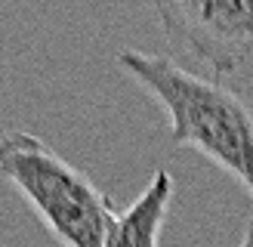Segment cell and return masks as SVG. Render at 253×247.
Wrapping results in <instances>:
<instances>
[{"label": "cell", "instance_id": "7a4b0ae2", "mask_svg": "<svg viewBox=\"0 0 253 247\" xmlns=\"http://www.w3.org/2000/svg\"><path fill=\"white\" fill-rule=\"evenodd\" d=\"M0 176L62 247H102L118 210L96 182L28 130L0 133Z\"/></svg>", "mask_w": 253, "mask_h": 247}, {"label": "cell", "instance_id": "6da1fadb", "mask_svg": "<svg viewBox=\"0 0 253 247\" xmlns=\"http://www.w3.org/2000/svg\"><path fill=\"white\" fill-rule=\"evenodd\" d=\"M118 65L167 108L173 142L198 148L253 195V115L241 99L164 56L121 49Z\"/></svg>", "mask_w": 253, "mask_h": 247}, {"label": "cell", "instance_id": "277c9868", "mask_svg": "<svg viewBox=\"0 0 253 247\" xmlns=\"http://www.w3.org/2000/svg\"><path fill=\"white\" fill-rule=\"evenodd\" d=\"M170 201H173V176L167 170H158L142 189V195L124 213L115 216L102 247H158Z\"/></svg>", "mask_w": 253, "mask_h": 247}, {"label": "cell", "instance_id": "5b68a950", "mask_svg": "<svg viewBox=\"0 0 253 247\" xmlns=\"http://www.w3.org/2000/svg\"><path fill=\"white\" fill-rule=\"evenodd\" d=\"M238 247H253V216H250L247 232H244V238H241V244H238Z\"/></svg>", "mask_w": 253, "mask_h": 247}, {"label": "cell", "instance_id": "3957f363", "mask_svg": "<svg viewBox=\"0 0 253 247\" xmlns=\"http://www.w3.org/2000/svg\"><path fill=\"white\" fill-rule=\"evenodd\" d=\"M151 6L164 31L216 74L253 62V0H151Z\"/></svg>", "mask_w": 253, "mask_h": 247}]
</instances>
